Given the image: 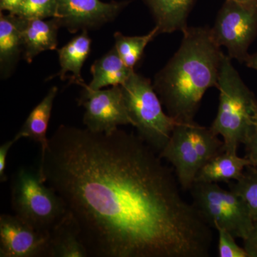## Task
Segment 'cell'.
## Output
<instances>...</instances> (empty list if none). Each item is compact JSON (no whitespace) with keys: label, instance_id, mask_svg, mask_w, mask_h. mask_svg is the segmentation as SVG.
<instances>
[{"label":"cell","instance_id":"cell-1","mask_svg":"<svg viewBox=\"0 0 257 257\" xmlns=\"http://www.w3.org/2000/svg\"><path fill=\"white\" fill-rule=\"evenodd\" d=\"M38 170L73 216L88 256H210V226L138 135L61 125Z\"/></svg>","mask_w":257,"mask_h":257},{"label":"cell","instance_id":"cell-2","mask_svg":"<svg viewBox=\"0 0 257 257\" xmlns=\"http://www.w3.org/2000/svg\"><path fill=\"white\" fill-rule=\"evenodd\" d=\"M178 50L155 76L154 88L167 114L179 123L193 122L204 94L217 87L224 52L211 29L187 28Z\"/></svg>","mask_w":257,"mask_h":257},{"label":"cell","instance_id":"cell-3","mask_svg":"<svg viewBox=\"0 0 257 257\" xmlns=\"http://www.w3.org/2000/svg\"><path fill=\"white\" fill-rule=\"evenodd\" d=\"M217 88L219 103L210 128L221 136L224 152L237 153L252 128L257 114V100L246 87L229 56L223 54Z\"/></svg>","mask_w":257,"mask_h":257},{"label":"cell","instance_id":"cell-4","mask_svg":"<svg viewBox=\"0 0 257 257\" xmlns=\"http://www.w3.org/2000/svg\"><path fill=\"white\" fill-rule=\"evenodd\" d=\"M223 152L222 140L193 121L176 125L160 156L173 167L181 188L189 190L203 166Z\"/></svg>","mask_w":257,"mask_h":257},{"label":"cell","instance_id":"cell-5","mask_svg":"<svg viewBox=\"0 0 257 257\" xmlns=\"http://www.w3.org/2000/svg\"><path fill=\"white\" fill-rule=\"evenodd\" d=\"M121 88L138 136L160 154L179 122L164 110L163 104L150 79L135 71Z\"/></svg>","mask_w":257,"mask_h":257},{"label":"cell","instance_id":"cell-6","mask_svg":"<svg viewBox=\"0 0 257 257\" xmlns=\"http://www.w3.org/2000/svg\"><path fill=\"white\" fill-rule=\"evenodd\" d=\"M11 199L15 215L42 232L50 233L67 213L62 198L44 181L39 170L21 168L17 172Z\"/></svg>","mask_w":257,"mask_h":257},{"label":"cell","instance_id":"cell-7","mask_svg":"<svg viewBox=\"0 0 257 257\" xmlns=\"http://www.w3.org/2000/svg\"><path fill=\"white\" fill-rule=\"evenodd\" d=\"M192 204L210 227L224 228L235 238L246 239L253 221L241 197L217 183L195 182L189 189Z\"/></svg>","mask_w":257,"mask_h":257},{"label":"cell","instance_id":"cell-8","mask_svg":"<svg viewBox=\"0 0 257 257\" xmlns=\"http://www.w3.org/2000/svg\"><path fill=\"white\" fill-rule=\"evenodd\" d=\"M211 32L216 43L227 50L231 60L244 62L249 55L248 47L257 35V2L226 0Z\"/></svg>","mask_w":257,"mask_h":257},{"label":"cell","instance_id":"cell-9","mask_svg":"<svg viewBox=\"0 0 257 257\" xmlns=\"http://www.w3.org/2000/svg\"><path fill=\"white\" fill-rule=\"evenodd\" d=\"M79 105L85 109L83 122L93 133H110L133 121L126 109L121 86L92 90L83 86Z\"/></svg>","mask_w":257,"mask_h":257},{"label":"cell","instance_id":"cell-10","mask_svg":"<svg viewBox=\"0 0 257 257\" xmlns=\"http://www.w3.org/2000/svg\"><path fill=\"white\" fill-rule=\"evenodd\" d=\"M128 1L104 3L101 0H57V19L71 33L95 30L113 21L128 5Z\"/></svg>","mask_w":257,"mask_h":257},{"label":"cell","instance_id":"cell-11","mask_svg":"<svg viewBox=\"0 0 257 257\" xmlns=\"http://www.w3.org/2000/svg\"><path fill=\"white\" fill-rule=\"evenodd\" d=\"M50 233L32 227L17 215L0 216V257H48Z\"/></svg>","mask_w":257,"mask_h":257},{"label":"cell","instance_id":"cell-12","mask_svg":"<svg viewBox=\"0 0 257 257\" xmlns=\"http://www.w3.org/2000/svg\"><path fill=\"white\" fill-rule=\"evenodd\" d=\"M28 20L13 13L0 15V76L9 78L23 53V32Z\"/></svg>","mask_w":257,"mask_h":257},{"label":"cell","instance_id":"cell-13","mask_svg":"<svg viewBox=\"0 0 257 257\" xmlns=\"http://www.w3.org/2000/svg\"><path fill=\"white\" fill-rule=\"evenodd\" d=\"M60 28V23L56 18L28 20L23 32L24 59L31 63L42 52L56 50Z\"/></svg>","mask_w":257,"mask_h":257},{"label":"cell","instance_id":"cell-14","mask_svg":"<svg viewBox=\"0 0 257 257\" xmlns=\"http://www.w3.org/2000/svg\"><path fill=\"white\" fill-rule=\"evenodd\" d=\"M155 19L159 33L183 32L196 0H143Z\"/></svg>","mask_w":257,"mask_h":257},{"label":"cell","instance_id":"cell-15","mask_svg":"<svg viewBox=\"0 0 257 257\" xmlns=\"http://www.w3.org/2000/svg\"><path fill=\"white\" fill-rule=\"evenodd\" d=\"M88 30H83L67 45L57 50L60 70L57 76L62 81L69 79L70 84H85L82 79V69L89 55L92 40L88 35Z\"/></svg>","mask_w":257,"mask_h":257},{"label":"cell","instance_id":"cell-16","mask_svg":"<svg viewBox=\"0 0 257 257\" xmlns=\"http://www.w3.org/2000/svg\"><path fill=\"white\" fill-rule=\"evenodd\" d=\"M251 165L247 157L238 153L223 152L207 162L198 172L195 182L218 183L238 180L243 171Z\"/></svg>","mask_w":257,"mask_h":257},{"label":"cell","instance_id":"cell-17","mask_svg":"<svg viewBox=\"0 0 257 257\" xmlns=\"http://www.w3.org/2000/svg\"><path fill=\"white\" fill-rule=\"evenodd\" d=\"M135 69H130L118 55L115 47L96 60L91 67L92 79L87 87L92 90L124 84Z\"/></svg>","mask_w":257,"mask_h":257},{"label":"cell","instance_id":"cell-18","mask_svg":"<svg viewBox=\"0 0 257 257\" xmlns=\"http://www.w3.org/2000/svg\"><path fill=\"white\" fill-rule=\"evenodd\" d=\"M79 229L73 216L67 211L62 220L50 232L48 257H87Z\"/></svg>","mask_w":257,"mask_h":257},{"label":"cell","instance_id":"cell-19","mask_svg":"<svg viewBox=\"0 0 257 257\" xmlns=\"http://www.w3.org/2000/svg\"><path fill=\"white\" fill-rule=\"evenodd\" d=\"M57 92L58 88H51L45 98L32 109L25 124L13 139L15 143L22 138L30 139L40 143L41 155L45 153L49 143V139L47 138V128Z\"/></svg>","mask_w":257,"mask_h":257},{"label":"cell","instance_id":"cell-20","mask_svg":"<svg viewBox=\"0 0 257 257\" xmlns=\"http://www.w3.org/2000/svg\"><path fill=\"white\" fill-rule=\"evenodd\" d=\"M159 35L156 26L147 35L143 36H125L116 32L114 35V47L124 63L130 69H135L141 60L147 45Z\"/></svg>","mask_w":257,"mask_h":257},{"label":"cell","instance_id":"cell-21","mask_svg":"<svg viewBox=\"0 0 257 257\" xmlns=\"http://www.w3.org/2000/svg\"><path fill=\"white\" fill-rule=\"evenodd\" d=\"M229 187L245 203L253 222L257 221V167L248 166L238 180L229 182Z\"/></svg>","mask_w":257,"mask_h":257},{"label":"cell","instance_id":"cell-22","mask_svg":"<svg viewBox=\"0 0 257 257\" xmlns=\"http://www.w3.org/2000/svg\"><path fill=\"white\" fill-rule=\"evenodd\" d=\"M11 13L27 20L57 18V0H25Z\"/></svg>","mask_w":257,"mask_h":257},{"label":"cell","instance_id":"cell-23","mask_svg":"<svg viewBox=\"0 0 257 257\" xmlns=\"http://www.w3.org/2000/svg\"><path fill=\"white\" fill-rule=\"evenodd\" d=\"M218 232V256L219 257H248L243 247L236 242V238L227 230L216 227Z\"/></svg>","mask_w":257,"mask_h":257},{"label":"cell","instance_id":"cell-24","mask_svg":"<svg viewBox=\"0 0 257 257\" xmlns=\"http://www.w3.org/2000/svg\"><path fill=\"white\" fill-rule=\"evenodd\" d=\"M243 145L246 150L245 157L250 160L251 165L257 167V114L253 127L248 133Z\"/></svg>","mask_w":257,"mask_h":257},{"label":"cell","instance_id":"cell-25","mask_svg":"<svg viewBox=\"0 0 257 257\" xmlns=\"http://www.w3.org/2000/svg\"><path fill=\"white\" fill-rule=\"evenodd\" d=\"M243 242L248 257H257V221L253 222L251 232L243 240Z\"/></svg>","mask_w":257,"mask_h":257},{"label":"cell","instance_id":"cell-26","mask_svg":"<svg viewBox=\"0 0 257 257\" xmlns=\"http://www.w3.org/2000/svg\"><path fill=\"white\" fill-rule=\"evenodd\" d=\"M15 143L14 140L8 141L0 147V182L7 181L6 170L7 159L9 154L10 148Z\"/></svg>","mask_w":257,"mask_h":257},{"label":"cell","instance_id":"cell-27","mask_svg":"<svg viewBox=\"0 0 257 257\" xmlns=\"http://www.w3.org/2000/svg\"><path fill=\"white\" fill-rule=\"evenodd\" d=\"M24 2L25 0H0V10L13 13Z\"/></svg>","mask_w":257,"mask_h":257},{"label":"cell","instance_id":"cell-28","mask_svg":"<svg viewBox=\"0 0 257 257\" xmlns=\"http://www.w3.org/2000/svg\"><path fill=\"white\" fill-rule=\"evenodd\" d=\"M244 62L248 67L257 71V52L252 55H248Z\"/></svg>","mask_w":257,"mask_h":257},{"label":"cell","instance_id":"cell-29","mask_svg":"<svg viewBox=\"0 0 257 257\" xmlns=\"http://www.w3.org/2000/svg\"><path fill=\"white\" fill-rule=\"evenodd\" d=\"M235 2H239V3H253V2H257V0H233Z\"/></svg>","mask_w":257,"mask_h":257}]
</instances>
